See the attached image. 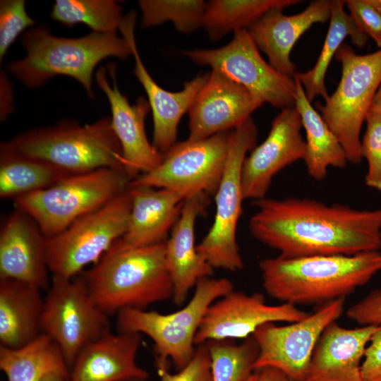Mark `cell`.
<instances>
[{
    "label": "cell",
    "mask_w": 381,
    "mask_h": 381,
    "mask_svg": "<svg viewBox=\"0 0 381 381\" xmlns=\"http://www.w3.org/2000/svg\"><path fill=\"white\" fill-rule=\"evenodd\" d=\"M250 234L289 258L352 255L381 250V207L357 210L310 198L254 202Z\"/></svg>",
    "instance_id": "6da1fadb"
},
{
    "label": "cell",
    "mask_w": 381,
    "mask_h": 381,
    "mask_svg": "<svg viewBox=\"0 0 381 381\" xmlns=\"http://www.w3.org/2000/svg\"><path fill=\"white\" fill-rule=\"evenodd\" d=\"M259 267L270 296L296 306L322 305L346 298L380 272L381 252L295 258L279 255L262 259Z\"/></svg>",
    "instance_id": "7a4b0ae2"
},
{
    "label": "cell",
    "mask_w": 381,
    "mask_h": 381,
    "mask_svg": "<svg viewBox=\"0 0 381 381\" xmlns=\"http://www.w3.org/2000/svg\"><path fill=\"white\" fill-rule=\"evenodd\" d=\"M24 57L11 61L7 71L28 88H38L51 78L64 75L77 80L94 99L93 73L108 57L132 55L127 40L117 33H91L80 37L53 35L44 26L28 29L21 40Z\"/></svg>",
    "instance_id": "3957f363"
},
{
    "label": "cell",
    "mask_w": 381,
    "mask_h": 381,
    "mask_svg": "<svg viewBox=\"0 0 381 381\" xmlns=\"http://www.w3.org/2000/svg\"><path fill=\"white\" fill-rule=\"evenodd\" d=\"M82 274L93 300L108 315L126 308L145 310L173 296L165 242L133 247L119 238Z\"/></svg>",
    "instance_id": "277c9868"
},
{
    "label": "cell",
    "mask_w": 381,
    "mask_h": 381,
    "mask_svg": "<svg viewBox=\"0 0 381 381\" xmlns=\"http://www.w3.org/2000/svg\"><path fill=\"white\" fill-rule=\"evenodd\" d=\"M21 154L44 161L71 174L103 168H123L119 141L111 118L90 124L65 121L20 133L8 141Z\"/></svg>",
    "instance_id": "5b68a950"
},
{
    "label": "cell",
    "mask_w": 381,
    "mask_h": 381,
    "mask_svg": "<svg viewBox=\"0 0 381 381\" xmlns=\"http://www.w3.org/2000/svg\"><path fill=\"white\" fill-rule=\"evenodd\" d=\"M234 290L226 278L206 277L195 286L190 301L181 309L168 314L135 308L117 313L119 333H143L154 343L157 370L168 369L169 361L177 370L193 357L195 338L208 307Z\"/></svg>",
    "instance_id": "8992f818"
},
{
    "label": "cell",
    "mask_w": 381,
    "mask_h": 381,
    "mask_svg": "<svg viewBox=\"0 0 381 381\" xmlns=\"http://www.w3.org/2000/svg\"><path fill=\"white\" fill-rule=\"evenodd\" d=\"M131 181L122 168L72 174L47 188L15 199L14 206L29 214L50 238L127 190Z\"/></svg>",
    "instance_id": "52a82bcc"
},
{
    "label": "cell",
    "mask_w": 381,
    "mask_h": 381,
    "mask_svg": "<svg viewBox=\"0 0 381 381\" xmlns=\"http://www.w3.org/2000/svg\"><path fill=\"white\" fill-rule=\"evenodd\" d=\"M334 58L341 64V79L334 93L318 106L319 113L341 143L348 162L359 164L361 130L381 84V48L358 54L342 44Z\"/></svg>",
    "instance_id": "ba28073f"
},
{
    "label": "cell",
    "mask_w": 381,
    "mask_h": 381,
    "mask_svg": "<svg viewBox=\"0 0 381 381\" xmlns=\"http://www.w3.org/2000/svg\"><path fill=\"white\" fill-rule=\"evenodd\" d=\"M257 136V126L252 117L230 131L225 168L214 195V219L197 245L198 252L214 269L236 272L244 265L236 238L244 200L241 171L247 153L256 146Z\"/></svg>",
    "instance_id": "9c48e42d"
},
{
    "label": "cell",
    "mask_w": 381,
    "mask_h": 381,
    "mask_svg": "<svg viewBox=\"0 0 381 381\" xmlns=\"http://www.w3.org/2000/svg\"><path fill=\"white\" fill-rule=\"evenodd\" d=\"M131 208L129 188L47 238V257L52 275L71 279L95 265L126 233Z\"/></svg>",
    "instance_id": "30bf717a"
},
{
    "label": "cell",
    "mask_w": 381,
    "mask_h": 381,
    "mask_svg": "<svg viewBox=\"0 0 381 381\" xmlns=\"http://www.w3.org/2000/svg\"><path fill=\"white\" fill-rule=\"evenodd\" d=\"M41 329L72 367L81 349L109 330V325L108 315L93 300L83 274L71 279L52 275Z\"/></svg>",
    "instance_id": "8fae6325"
},
{
    "label": "cell",
    "mask_w": 381,
    "mask_h": 381,
    "mask_svg": "<svg viewBox=\"0 0 381 381\" xmlns=\"http://www.w3.org/2000/svg\"><path fill=\"white\" fill-rule=\"evenodd\" d=\"M230 131L176 143L157 167L131 181L129 186L167 189L184 200L214 196L225 168Z\"/></svg>",
    "instance_id": "7c38bea8"
},
{
    "label": "cell",
    "mask_w": 381,
    "mask_h": 381,
    "mask_svg": "<svg viewBox=\"0 0 381 381\" xmlns=\"http://www.w3.org/2000/svg\"><path fill=\"white\" fill-rule=\"evenodd\" d=\"M183 54L198 65L220 71L262 104L282 109L295 106V78L278 72L262 57L247 29L235 31L232 40L222 47L195 49Z\"/></svg>",
    "instance_id": "4fadbf2b"
},
{
    "label": "cell",
    "mask_w": 381,
    "mask_h": 381,
    "mask_svg": "<svg viewBox=\"0 0 381 381\" xmlns=\"http://www.w3.org/2000/svg\"><path fill=\"white\" fill-rule=\"evenodd\" d=\"M345 298L322 304L290 325L270 322L259 327L252 335L259 349L254 370L273 368L294 381H303L318 341L327 327L342 315Z\"/></svg>",
    "instance_id": "5bb4252c"
},
{
    "label": "cell",
    "mask_w": 381,
    "mask_h": 381,
    "mask_svg": "<svg viewBox=\"0 0 381 381\" xmlns=\"http://www.w3.org/2000/svg\"><path fill=\"white\" fill-rule=\"evenodd\" d=\"M309 314L296 306L269 305L263 294L230 291L207 308L195 338V346L212 340L246 339L267 323L295 322Z\"/></svg>",
    "instance_id": "9a60e30c"
},
{
    "label": "cell",
    "mask_w": 381,
    "mask_h": 381,
    "mask_svg": "<svg viewBox=\"0 0 381 381\" xmlns=\"http://www.w3.org/2000/svg\"><path fill=\"white\" fill-rule=\"evenodd\" d=\"M301 128V116L295 106L282 109L273 119L267 137L244 160L241 171L244 200L266 198L274 176L303 159L306 141Z\"/></svg>",
    "instance_id": "2e32d148"
},
{
    "label": "cell",
    "mask_w": 381,
    "mask_h": 381,
    "mask_svg": "<svg viewBox=\"0 0 381 381\" xmlns=\"http://www.w3.org/2000/svg\"><path fill=\"white\" fill-rule=\"evenodd\" d=\"M95 81L109 101L112 128L122 150L123 168L133 181L154 169L164 157L146 134L145 121L150 104L142 97L135 104L129 103L119 89L114 64H109L107 70L101 66L95 73Z\"/></svg>",
    "instance_id": "e0dca14e"
},
{
    "label": "cell",
    "mask_w": 381,
    "mask_h": 381,
    "mask_svg": "<svg viewBox=\"0 0 381 381\" xmlns=\"http://www.w3.org/2000/svg\"><path fill=\"white\" fill-rule=\"evenodd\" d=\"M262 104L243 85L212 69L188 111V139L202 140L230 131L250 119Z\"/></svg>",
    "instance_id": "ac0fdd59"
},
{
    "label": "cell",
    "mask_w": 381,
    "mask_h": 381,
    "mask_svg": "<svg viewBox=\"0 0 381 381\" xmlns=\"http://www.w3.org/2000/svg\"><path fill=\"white\" fill-rule=\"evenodd\" d=\"M136 13L131 11L123 18L120 31L128 42L135 59L133 73L146 92L153 119V145L162 154L176 143L178 126L188 111L210 73L199 74L186 82L179 92H169L159 86L148 73L140 58L135 38Z\"/></svg>",
    "instance_id": "d6986e66"
},
{
    "label": "cell",
    "mask_w": 381,
    "mask_h": 381,
    "mask_svg": "<svg viewBox=\"0 0 381 381\" xmlns=\"http://www.w3.org/2000/svg\"><path fill=\"white\" fill-rule=\"evenodd\" d=\"M47 238L36 222L15 208L0 229V279L18 280L49 289Z\"/></svg>",
    "instance_id": "ffe728a7"
},
{
    "label": "cell",
    "mask_w": 381,
    "mask_h": 381,
    "mask_svg": "<svg viewBox=\"0 0 381 381\" xmlns=\"http://www.w3.org/2000/svg\"><path fill=\"white\" fill-rule=\"evenodd\" d=\"M210 198L196 195L184 200L180 216L165 242V262L172 286V301L181 306L189 291L214 268L200 255L195 242L197 219L207 207Z\"/></svg>",
    "instance_id": "44dd1931"
},
{
    "label": "cell",
    "mask_w": 381,
    "mask_h": 381,
    "mask_svg": "<svg viewBox=\"0 0 381 381\" xmlns=\"http://www.w3.org/2000/svg\"><path fill=\"white\" fill-rule=\"evenodd\" d=\"M331 1H311L303 11L286 15L283 8L272 9L248 29L258 49L264 52L269 64L278 72L294 77L297 72L290 58L300 37L313 25L329 20Z\"/></svg>",
    "instance_id": "7402d4cb"
},
{
    "label": "cell",
    "mask_w": 381,
    "mask_h": 381,
    "mask_svg": "<svg viewBox=\"0 0 381 381\" xmlns=\"http://www.w3.org/2000/svg\"><path fill=\"white\" fill-rule=\"evenodd\" d=\"M379 326L349 329L333 322L322 332L303 381H363L366 347Z\"/></svg>",
    "instance_id": "603a6c76"
},
{
    "label": "cell",
    "mask_w": 381,
    "mask_h": 381,
    "mask_svg": "<svg viewBox=\"0 0 381 381\" xmlns=\"http://www.w3.org/2000/svg\"><path fill=\"white\" fill-rule=\"evenodd\" d=\"M140 345V334H113L108 330L81 349L71 367L69 380L147 379L148 373L135 360Z\"/></svg>",
    "instance_id": "cb8c5ba5"
},
{
    "label": "cell",
    "mask_w": 381,
    "mask_h": 381,
    "mask_svg": "<svg viewBox=\"0 0 381 381\" xmlns=\"http://www.w3.org/2000/svg\"><path fill=\"white\" fill-rule=\"evenodd\" d=\"M131 208L125 234L126 245L147 246L166 242L178 220L184 199L163 188L129 186Z\"/></svg>",
    "instance_id": "d4e9b609"
},
{
    "label": "cell",
    "mask_w": 381,
    "mask_h": 381,
    "mask_svg": "<svg viewBox=\"0 0 381 381\" xmlns=\"http://www.w3.org/2000/svg\"><path fill=\"white\" fill-rule=\"evenodd\" d=\"M41 290L27 282L0 279V346L20 348L42 334Z\"/></svg>",
    "instance_id": "484cf974"
},
{
    "label": "cell",
    "mask_w": 381,
    "mask_h": 381,
    "mask_svg": "<svg viewBox=\"0 0 381 381\" xmlns=\"http://www.w3.org/2000/svg\"><path fill=\"white\" fill-rule=\"evenodd\" d=\"M294 78L296 83L295 107L306 131V152L303 160L308 175L321 181L326 177L329 167L342 169L349 162L339 139L313 108L301 82Z\"/></svg>",
    "instance_id": "4316f807"
},
{
    "label": "cell",
    "mask_w": 381,
    "mask_h": 381,
    "mask_svg": "<svg viewBox=\"0 0 381 381\" xmlns=\"http://www.w3.org/2000/svg\"><path fill=\"white\" fill-rule=\"evenodd\" d=\"M72 175L44 161L0 144V198L15 199L47 188Z\"/></svg>",
    "instance_id": "83f0119b"
},
{
    "label": "cell",
    "mask_w": 381,
    "mask_h": 381,
    "mask_svg": "<svg viewBox=\"0 0 381 381\" xmlns=\"http://www.w3.org/2000/svg\"><path fill=\"white\" fill-rule=\"evenodd\" d=\"M343 0L331 1L329 28L325 42L315 66L310 70L294 75L301 83L306 97L311 102L317 96L325 101L329 97L325 85V75L333 56L341 46L344 39L350 37L353 44L364 47L369 37L356 25L350 14L344 10Z\"/></svg>",
    "instance_id": "f1b7e54d"
},
{
    "label": "cell",
    "mask_w": 381,
    "mask_h": 381,
    "mask_svg": "<svg viewBox=\"0 0 381 381\" xmlns=\"http://www.w3.org/2000/svg\"><path fill=\"white\" fill-rule=\"evenodd\" d=\"M0 368L8 381H39L54 370L70 373L59 348L43 333L20 348L0 346Z\"/></svg>",
    "instance_id": "f546056e"
},
{
    "label": "cell",
    "mask_w": 381,
    "mask_h": 381,
    "mask_svg": "<svg viewBox=\"0 0 381 381\" xmlns=\"http://www.w3.org/2000/svg\"><path fill=\"white\" fill-rule=\"evenodd\" d=\"M300 0H211L207 2L202 28L212 40L248 29L268 11L284 8Z\"/></svg>",
    "instance_id": "4dcf8cb0"
},
{
    "label": "cell",
    "mask_w": 381,
    "mask_h": 381,
    "mask_svg": "<svg viewBox=\"0 0 381 381\" xmlns=\"http://www.w3.org/2000/svg\"><path fill=\"white\" fill-rule=\"evenodd\" d=\"M113 0H56L51 17L66 26L83 23L94 32L116 33L125 16Z\"/></svg>",
    "instance_id": "1f68e13d"
},
{
    "label": "cell",
    "mask_w": 381,
    "mask_h": 381,
    "mask_svg": "<svg viewBox=\"0 0 381 381\" xmlns=\"http://www.w3.org/2000/svg\"><path fill=\"white\" fill-rule=\"evenodd\" d=\"M204 344L210 353L212 381H245L253 373L259 349L253 336L239 344L234 339Z\"/></svg>",
    "instance_id": "d6a6232c"
},
{
    "label": "cell",
    "mask_w": 381,
    "mask_h": 381,
    "mask_svg": "<svg viewBox=\"0 0 381 381\" xmlns=\"http://www.w3.org/2000/svg\"><path fill=\"white\" fill-rule=\"evenodd\" d=\"M142 28L173 23L177 31L189 34L202 27L207 1L202 0H140Z\"/></svg>",
    "instance_id": "836d02e7"
},
{
    "label": "cell",
    "mask_w": 381,
    "mask_h": 381,
    "mask_svg": "<svg viewBox=\"0 0 381 381\" xmlns=\"http://www.w3.org/2000/svg\"><path fill=\"white\" fill-rule=\"evenodd\" d=\"M35 21L28 13L24 0L0 1V61L11 44Z\"/></svg>",
    "instance_id": "e575fe53"
},
{
    "label": "cell",
    "mask_w": 381,
    "mask_h": 381,
    "mask_svg": "<svg viewBox=\"0 0 381 381\" xmlns=\"http://www.w3.org/2000/svg\"><path fill=\"white\" fill-rule=\"evenodd\" d=\"M366 129L361 140L363 159L368 162L365 185L381 191V116L368 111Z\"/></svg>",
    "instance_id": "d590c367"
},
{
    "label": "cell",
    "mask_w": 381,
    "mask_h": 381,
    "mask_svg": "<svg viewBox=\"0 0 381 381\" xmlns=\"http://www.w3.org/2000/svg\"><path fill=\"white\" fill-rule=\"evenodd\" d=\"M159 381H212V363L205 344L196 346L190 361L178 373L171 374L168 369L158 370Z\"/></svg>",
    "instance_id": "8d00e7d4"
},
{
    "label": "cell",
    "mask_w": 381,
    "mask_h": 381,
    "mask_svg": "<svg viewBox=\"0 0 381 381\" xmlns=\"http://www.w3.org/2000/svg\"><path fill=\"white\" fill-rule=\"evenodd\" d=\"M345 6L358 28L381 48V13L368 0H346Z\"/></svg>",
    "instance_id": "74e56055"
},
{
    "label": "cell",
    "mask_w": 381,
    "mask_h": 381,
    "mask_svg": "<svg viewBox=\"0 0 381 381\" xmlns=\"http://www.w3.org/2000/svg\"><path fill=\"white\" fill-rule=\"evenodd\" d=\"M346 313L350 320L361 326L381 325V289L370 292Z\"/></svg>",
    "instance_id": "f35d334b"
},
{
    "label": "cell",
    "mask_w": 381,
    "mask_h": 381,
    "mask_svg": "<svg viewBox=\"0 0 381 381\" xmlns=\"http://www.w3.org/2000/svg\"><path fill=\"white\" fill-rule=\"evenodd\" d=\"M361 373L363 381H381V325L366 347Z\"/></svg>",
    "instance_id": "ab89813d"
},
{
    "label": "cell",
    "mask_w": 381,
    "mask_h": 381,
    "mask_svg": "<svg viewBox=\"0 0 381 381\" xmlns=\"http://www.w3.org/2000/svg\"><path fill=\"white\" fill-rule=\"evenodd\" d=\"M13 90L5 71L0 73V119L1 122L7 120L13 111Z\"/></svg>",
    "instance_id": "60d3db41"
},
{
    "label": "cell",
    "mask_w": 381,
    "mask_h": 381,
    "mask_svg": "<svg viewBox=\"0 0 381 381\" xmlns=\"http://www.w3.org/2000/svg\"><path fill=\"white\" fill-rule=\"evenodd\" d=\"M260 381H294L284 373L273 368H263L258 370Z\"/></svg>",
    "instance_id": "b9f144b4"
},
{
    "label": "cell",
    "mask_w": 381,
    "mask_h": 381,
    "mask_svg": "<svg viewBox=\"0 0 381 381\" xmlns=\"http://www.w3.org/2000/svg\"><path fill=\"white\" fill-rule=\"evenodd\" d=\"M70 373L62 371H51L45 374L39 381H68Z\"/></svg>",
    "instance_id": "7bdbcfd3"
},
{
    "label": "cell",
    "mask_w": 381,
    "mask_h": 381,
    "mask_svg": "<svg viewBox=\"0 0 381 381\" xmlns=\"http://www.w3.org/2000/svg\"><path fill=\"white\" fill-rule=\"evenodd\" d=\"M369 111L381 116V84L373 98Z\"/></svg>",
    "instance_id": "ee69618b"
},
{
    "label": "cell",
    "mask_w": 381,
    "mask_h": 381,
    "mask_svg": "<svg viewBox=\"0 0 381 381\" xmlns=\"http://www.w3.org/2000/svg\"><path fill=\"white\" fill-rule=\"evenodd\" d=\"M245 381H260L258 370H254L253 373Z\"/></svg>",
    "instance_id": "f6af8a7d"
},
{
    "label": "cell",
    "mask_w": 381,
    "mask_h": 381,
    "mask_svg": "<svg viewBox=\"0 0 381 381\" xmlns=\"http://www.w3.org/2000/svg\"><path fill=\"white\" fill-rule=\"evenodd\" d=\"M368 1L381 13V0H368Z\"/></svg>",
    "instance_id": "bcb514c9"
},
{
    "label": "cell",
    "mask_w": 381,
    "mask_h": 381,
    "mask_svg": "<svg viewBox=\"0 0 381 381\" xmlns=\"http://www.w3.org/2000/svg\"><path fill=\"white\" fill-rule=\"evenodd\" d=\"M147 379H143V378H131L123 381H147Z\"/></svg>",
    "instance_id": "7dc6e473"
},
{
    "label": "cell",
    "mask_w": 381,
    "mask_h": 381,
    "mask_svg": "<svg viewBox=\"0 0 381 381\" xmlns=\"http://www.w3.org/2000/svg\"><path fill=\"white\" fill-rule=\"evenodd\" d=\"M68 381H70V380H69V379H68Z\"/></svg>",
    "instance_id": "c3c4849f"
}]
</instances>
